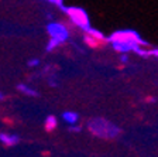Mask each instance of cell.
<instances>
[{
	"label": "cell",
	"instance_id": "obj_6",
	"mask_svg": "<svg viewBox=\"0 0 158 157\" xmlns=\"http://www.w3.org/2000/svg\"><path fill=\"white\" fill-rule=\"evenodd\" d=\"M62 118H64V120H65L66 123H69L71 126H73V124H75L76 122H78L79 115L76 113V112L68 111V112H64V113H62Z\"/></svg>",
	"mask_w": 158,
	"mask_h": 157
},
{
	"label": "cell",
	"instance_id": "obj_13",
	"mask_svg": "<svg viewBox=\"0 0 158 157\" xmlns=\"http://www.w3.org/2000/svg\"><path fill=\"white\" fill-rule=\"evenodd\" d=\"M69 130H71V132H75V133H76V132H81V130H82V128H81V126H71V128H69Z\"/></svg>",
	"mask_w": 158,
	"mask_h": 157
},
{
	"label": "cell",
	"instance_id": "obj_3",
	"mask_svg": "<svg viewBox=\"0 0 158 157\" xmlns=\"http://www.w3.org/2000/svg\"><path fill=\"white\" fill-rule=\"evenodd\" d=\"M61 10H62L64 13L68 14L71 21H72L75 26H78L79 28H82L83 31L90 27V24H89V16L83 9H81V7H65L62 4Z\"/></svg>",
	"mask_w": 158,
	"mask_h": 157
},
{
	"label": "cell",
	"instance_id": "obj_9",
	"mask_svg": "<svg viewBox=\"0 0 158 157\" xmlns=\"http://www.w3.org/2000/svg\"><path fill=\"white\" fill-rule=\"evenodd\" d=\"M56 124H58V122H56L55 116H48V118L45 119V129L48 132L54 130V129L56 128Z\"/></svg>",
	"mask_w": 158,
	"mask_h": 157
},
{
	"label": "cell",
	"instance_id": "obj_15",
	"mask_svg": "<svg viewBox=\"0 0 158 157\" xmlns=\"http://www.w3.org/2000/svg\"><path fill=\"white\" fill-rule=\"evenodd\" d=\"M4 98H6V95H4L3 92H0V99H4Z\"/></svg>",
	"mask_w": 158,
	"mask_h": 157
},
{
	"label": "cell",
	"instance_id": "obj_12",
	"mask_svg": "<svg viewBox=\"0 0 158 157\" xmlns=\"http://www.w3.org/2000/svg\"><path fill=\"white\" fill-rule=\"evenodd\" d=\"M38 64H40V61H38V59H37V58H34V59H30V61H28V65H30V67H37V65H38Z\"/></svg>",
	"mask_w": 158,
	"mask_h": 157
},
{
	"label": "cell",
	"instance_id": "obj_1",
	"mask_svg": "<svg viewBox=\"0 0 158 157\" xmlns=\"http://www.w3.org/2000/svg\"><path fill=\"white\" fill-rule=\"evenodd\" d=\"M109 43L113 44H120V46H127L131 48L134 47H140V46H147V41L140 37V34L137 31H133V30H122V31H116L112 36L109 37Z\"/></svg>",
	"mask_w": 158,
	"mask_h": 157
},
{
	"label": "cell",
	"instance_id": "obj_8",
	"mask_svg": "<svg viewBox=\"0 0 158 157\" xmlns=\"http://www.w3.org/2000/svg\"><path fill=\"white\" fill-rule=\"evenodd\" d=\"M17 88H19L20 92H23V94H26V95H28V96H38V92H37L35 89L30 88V86L24 85V84H20Z\"/></svg>",
	"mask_w": 158,
	"mask_h": 157
},
{
	"label": "cell",
	"instance_id": "obj_5",
	"mask_svg": "<svg viewBox=\"0 0 158 157\" xmlns=\"http://www.w3.org/2000/svg\"><path fill=\"white\" fill-rule=\"evenodd\" d=\"M0 140L3 142L6 146H14L19 143V136L16 134H9V133H0Z\"/></svg>",
	"mask_w": 158,
	"mask_h": 157
},
{
	"label": "cell",
	"instance_id": "obj_7",
	"mask_svg": "<svg viewBox=\"0 0 158 157\" xmlns=\"http://www.w3.org/2000/svg\"><path fill=\"white\" fill-rule=\"evenodd\" d=\"M85 33H86V36H88V37H90V38L96 40V41H99V40H105V36H103V34L100 33L99 30L92 28V27L86 28V30H85Z\"/></svg>",
	"mask_w": 158,
	"mask_h": 157
},
{
	"label": "cell",
	"instance_id": "obj_4",
	"mask_svg": "<svg viewBox=\"0 0 158 157\" xmlns=\"http://www.w3.org/2000/svg\"><path fill=\"white\" fill-rule=\"evenodd\" d=\"M47 31L51 36V40H55V41H58L61 44L65 40H68V37H69L68 28L64 24H59V23H49L47 26Z\"/></svg>",
	"mask_w": 158,
	"mask_h": 157
},
{
	"label": "cell",
	"instance_id": "obj_11",
	"mask_svg": "<svg viewBox=\"0 0 158 157\" xmlns=\"http://www.w3.org/2000/svg\"><path fill=\"white\" fill-rule=\"evenodd\" d=\"M85 43L88 44V46H90V47H96V46H98V41H96V40H93V38H90V37H88V36H85Z\"/></svg>",
	"mask_w": 158,
	"mask_h": 157
},
{
	"label": "cell",
	"instance_id": "obj_14",
	"mask_svg": "<svg viewBox=\"0 0 158 157\" xmlns=\"http://www.w3.org/2000/svg\"><path fill=\"white\" fill-rule=\"evenodd\" d=\"M120 59H122V62H127L128 61V57L126 55V54H123V55L120 57Z\"/></svg>",
	"mask_w": 158,
	"mask_h": 157
},
{
	"label": "cell",
	"instance_id": "obj_10",
	"mask_svg": "<svg viewBox=\"0 0 158 157\" xmlns=\"http://www.w3.org/2000/svg\"><path fill=\"white\" fill-rule=\"evenodd\" d=\"M61 43H58V41H55V40H51L48 44H47V51H52L54 48H56V47L59 46Z\"/></svg>",
	"mask_w": 158,
	"mask_h": 157
},
{
	"label": "cell",
	"instance_id": "obj_2",
	"mask_svg": "<svg viewBox=\"0 0 158 157\" xmlns=\"http://www.w3.org/2000/svg\"><path fill=\"white\" fill-rule=\"evenodd\" d=\"M88 128L90 130V133H93L95 136H99V137H103V139L116 137L118 134V132H120L118 128H116L113 123H110L106 119H100V118L92 119V120L89 122Z\"/></svg>",
	"mask_w": 158,
	"mask_h": 157
}]
</instances>
